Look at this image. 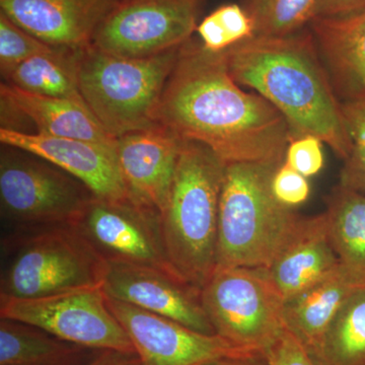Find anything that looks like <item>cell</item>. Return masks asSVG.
Masks as SVG:
<instances>
[{"label": "cell", "mask_w": 365, "mask_h": 365, "mask_svg": "<svg viewBox=\"0 0 365 365\" xmlns=\"http://www.w3.org/2000/svg\"><path fill=\"white\" fill-rule=\"evenodd\" d=\"M155 122L182 140L204 144L225 163L281 165L292 138L273 105L235 83L225 52L208 51L193 38L180 50Z\"/></svg>", "instance_id": "1"}, {"label": "cell", "mask_w": 365, "mask_h": 365, "mask_svg": "<svg viewBox=\"0 0 365 365\" xmlns=\"http://www.w3.org/2000/svg\"><path fill=\"white\" fill-rule=\"evenodd\" d=\"M225 56L235 83L273 105L287 120L292 138L318 137L336 155L348 158L351 141L342 104L309 28L283 37L254 36Z\"/></svg>", "instance_id": "2"}, {"label": "cell", "mask_w": 365, "mask_h": 365, "mask_svg": "<svg viewBox=\"0 0 365 365\" xmlns=\"http://www.w3.org/2000/svg\"><path fill=\"white\" fill-rule=\"evenodd\" d=\"M225 165L204 144L182 140L169 200L160 215L163 242L173 270L199 289L217 267Z\"/></svg>", "instance_id": "3"}, {"label": "cell", "mask_w": 365, "mask_h": 365, "mask_svg": "<svg viewBox=\"0 0 365 365\" xmlns=\"http://www.w3.org/2000/svg\"><path fill=\"white\" fill-rule=\"evenodd\" d=\"M280 165H225L218 220L217 267L267 268L302 216L276 200L271 190Z\"/></svg>", "instance_id": "4"}, {"label": "cell", "mask_w": 365, "mask_h": 365, "mask_svg": "<svg viewBox=\"0 0 365 365\" xmlns=\"http://www.w3.org/2000/svg\"><path fill=\"white\" fill-rule=\"evenodd\" d=\"M181 47L148 57H124L93 45L79 60V91L110 135L155 126V115Z\"/></svg>", "instance_id": "5"}, {"label": "cell", "mask_w": 365, "mask_h": 365, "mask_svg": "<svg viewBox=\"0 0 365 365\" xmlns=\"http://www.w3.org/2000/svg\"><path fill=\"white\" fill-rule=\"evenodd\" d=\"M106 262L71 227L2 235L0 299L101 287Z\"/></svg>", "instance_id": "6"}, {"label": "cell", "mask_w": 365, "mask_h": 365, "mask_svg": "<svg viewBox=\"0 0 365 365\" xmlns=\"http://www.w3.org/2000/svg\"><path fill=\"white\" fill-rule=\"evenodd\" d=\"M6 148L0 157L2 235L72 227L95 196L91 190L42 158Z\"/></svg>", "instance_id": "7"}, {"label": "cell", "mask_w": 365, "mask_h": 365, "mask_svg": "<svg viewBox=\"0 0 365 365\" xmlns=\"http://www.w3.org/2000/svg\"><path fill=\"white\" fill-rule=\"evenodd\" d=\"M216 335L264 353L284 330V299L264 268L216 267L201 289Z\"/></svg>", "instance_id": "8"}, {"label": "cell", "mask_w": 365, "mask_h": 365, "mask_svg": "<svg viewBox=\"0 0 365 365\" xmlns=\"http://www.w3.org/2000/svg\"><path fill=\"white\" fill-rule=\"evenodd\" d=\"M0 318L38 327L59 339L91 349L136 353L128 334L108 306L102 287L40 299H0Z\"/></svg>", "instance_id": "9"}, {"label": "cell", "mask_w": 365, "mask_h": 365, "mask_svg": "<svg viewBox=\"0 0 365 365\" xmlns=\"http://www.w3.org/2000/svg\"><path fill=\"white\" fill-rule=\"evenodd\" d=\"M71 227L105 262L150 266L177 275L165 252L160 213L130 199L93 196Z\"/></svg>", "instance_id": "10"}, {"label": "cell", "mask_w": 365, "mask_h": 365, "mask_svg": "<svg viewBox=\"0 0 365 365\" xmlns=\"http://www.w3.org/2000/svg\"><path fill=\"white\" fill-rule=\"evenodd\" d=\"M202 0H124L98 29L93 47L148 57L181 47L196 32Z\"/></svg>", "instance_id": "11"}, {"label": "cell", "mask_w": 365, "mask_h": 365, "mask_svg": "<svg viewBox=\"0 0 365 365\" xmlns=\"http://www.w3.org/2000/svg\"><path fill=\"white\" fill-rule=\"evenodd\" d=\"M107 302L130 337L143 365H204L223 357L264 354L125 302L109 297Z\"/></svg>", "instance_id": "12"}, {"label": "cell", "mask_w": 365, "mask_h": 365, "mask_svg": "<svg viewBox=\"0 0 365 365\" xmlns=\"http://www.w3.org/2000/svg\"><path fill=\"white\" fill-rule=\"evenodd\" d=\"M102 289L109 299L174 319L192 330L216 335L204 311L201 289L175 274L122 262H106Z\"/></svg>", "instance_id": "13"}, {"label": "cell", "mask_w": 365, "mask_h": 365, "mask_svg": "<svg viewBox=\"0 0 365 365\" xmlns=\"http://www.w3.org/2000/svg\"><path fill=\"white\" fill-rule=\"evenodd\" d=\"M182 140L160 125L118 137L116 155L131 201L162 215Z\"/></svg>", "instance_id": "14"}, {"label": "cell", "mask_w": 365, "mask_h": 365, "mask_svg": "<svg viewBox=\"0 0 365 365\" xmlns=\"http://www.w3.org/2000/svg\"><path fill=\"white\" fill-rule=\"evenodd\" d=\"M0 141L4 146L26 151L56 165L86 185L98 198L129 199L118 165L116 148L4 128H0Z\"/></svg>", "instance_id": "15"}, {"label": "cell", "mask_w": 365, "mask_h": 365, "mask_svg": "<svg viewBox=\"0 0 365 365\" xmlns=\"http://www.w3.org/2000/svg\"><path fill=\"white\" fill-rule=\"evenodd\" d=\"M124 0H0V13L53 47L83 50Z\"/></svg>", "instance_id": "16"}, {"label": "cell", "mask_w": 365, "mask_h": 365, "mask_svg": "<svg viewBox=\"0 0 365 365\" xmlns=\"http://www.w3.org/2000/svg\"><path fill=\"white\" fill-rule=\"evenodd\" d=\"M307 28L340 102H365V11L316 16Z\"/></svg>", "instance_id": "17"}, {"label": "cell", "mask_w": 365, "mask_h": 365, "mask_svg": "<svg viewBox=\"0 0 365 365\" xmlns=\"http://www.w3.org/2000/svg\"><path fill=\"white\" fill-rule=\"evenodd\" d=\"M339 266L324 212L302 216L294 234L264 269L285 300L335 272Z\"/></svg>", "instance_id": "18"}, {"label": "cell", "mask_w": 365, "mask_h": 365, "mask_svg": "<svg viewBox=\"0 0 365 365\" xmlns=\"http://www.w3.org/2000/svg\"><path fill=\"white\" fill-rule=\"evenodd\" d=\"M0 98L9 101L21 116L35 125V133L116 148L117 139L105 130L85 101L33 95L6 83L0 86Z\"/></svg>", "instance_id": "19"}, {"label": "cell", "mask_w": 365, "mask_h": 365, "mask_svg": "<svg viewBox=\"0 0 365 365\" xmlns=\"http://www.w3.org/2000/svg\"><path fill=\"white\" fill-rule=\"evenodd\" d=\"M355 288L340 266L337 271L288 297L283 304V323L313 356L336 314Z\"/></svg>", "instance_id": "20"}, {"label": "cell", "mask_w": 365, "mask_h": 365, "mask_svg": "<svg viewBox=\"0 0 365 365\" xmlns=\"http://www.w3.org/2000/svg\"><path fill=\"white\" fill-rule=\"evenodd\" d=\"M329 235L340 268L355 288H365V194L336 186L326 198Z\"/></svg>", "instance_id": "21"}, {"label": "cell", "mask_w": 365, "mask_h": 365, "mask_svg": "<svg viewBox=\"0 0 365 365\" xmlns=\"http://www.w3.org/2000/svg\"><path fill=\"white\" fill-rule=\"evenodd\" d=\"M100 352L38 327L0 318V365H86Z\"/></svg>", "instance_id": "22"}, {"label": "cell", "mask_w": 365, "mask_h": 365, "mask_svg": "<svg viewBox=\"0 0 365 365\" xmlns=\"http://www.w3.org/2000/svg\"><path fill=\"white\" fill-rule=\"evenodd\" d=\"M83 50L52 47L21 62L4 83L33 95L83 101L78 81Z\"/></svg>", "instance_id": "23"}, {"label": "cell", "mask_w": 365, "mask_h": 365, "mask_svg": "<svg viewBox=\"0 0 365 365\" xmlns=\"http://www.w3.org/2000/svg\"><path fill=\"white\" fill-rule=\"evenodd\" d=\"M312 357L319 365H365V288L345 300Z\"/></svg>", "instance_id": "24"}, {"label": "cell", "mask_w": 365, "mask_h": 365, "mask_svg": "<svg viewBox=\"0 0 365 365\" xmlns=\"http://www.w3.org/2000/svg\"><path fill=\"white\" fill-rule=\"evenodd\" d=\"M317 0H240L254 24L255 36L283 37L309 26Z\"/></svg>", "instance_id": "25"}, {"label": "cell", "mask_w": 365, "mask_h": 365, "mask_svg": "<svg viewBox=\"0 0 365 365\" xmlns=\"http://www.w3.org/2000/svg\"><path fill=\"white\" fill-rule=\"evenodd\" d=\"M199 41L208 51L220 53L254 37V24L241 4H223L197 26Z\"/></svg>", "instance_id": "26"}, {"label": "cell", "mask_w": 365, "mask_h": 365, "mask_svg": "<svg viewBox=\"0 0 365 365\" xmlns=\"http://www.w3.org/2000/svg\"><path fill=\"white\" fill-rule=\"evenodd\" d=\"M351 150L340 173V186L365 194V102L341 103Z\"/></svg>", "instance_id": "27"}, {"label": "cell", "mask_w": 365, "mask_h": 365, "mask_svg": "<svg viewBox=\"0 0 365 365\" xmlns=\"http://www.w3.org/2000/svg\"><path fill=\"white\" fill-rule=\"evenodd\" d=\"M52 47L26 32L6 14L0 13V71L2 78H6L21 62L49 51Z\"/></svg>", "instance_id": "28"}, {"label": "cell", "mask_w": 365, "mask_h": 365, "mask_svg": "<svg viewBox=\"0 0 365 365\" xmlns=\"http://www.w3.org/2000/svg\"><path fill=\"white\" fill-rule=\"evenodd\" d=\"M284 162L302 176H316L325 163L323 141L312 135L294 137L288 143Z\"/></svg>", "instance_id": "29"}, {"label": "cell", "mask_w": 365, "mask_h": 365, "mask_svg": "<svg viewBox=\"0 0 365 365\" xmlns=\"http://www.w3.org/2000/svg\"><path fill=\"white\" fill-rule=\"evenodd\" d=\"M271 190L276 200L289 208L306 202L311 194L307 178L302 176L285 162L281 163L274 172Z\"/></svg>", "instance_id": "30"}, {"label": "cell", "mask_w": 365, "mask_h": 365, "mask_svg": "<svg viewBox=\"0 0 365 365\" xmlns=\"http://www.w3.org/2000/svg\"><path fill=\"white\" fill-rule=\"evenodd\" d=\"M264 355L268 365H319L287 329L264 351Z\"/></svg>", "instance_id": "31"}, {"label": "cell", "mask_w": 365, "mask_h": 365, "mask_svg": "<svg viewBox=\"0 0 365 365\" xmlns=\"http://www.w3.org/2000/svg\"><path fill=\"white\" fill-rule=\"evenodd\" d=\"M365 11V0H317L314 18H340Z\"/></svg>", "instance_id": "32"}, {"label": "cell", "mask_w": 365, "mask_h": 365, "mask_svg": "<svg viewBox=\"0 0 365 365\" xmlns=\"http://www.w3.org/2000/svg\"><path fill=\"white\" fill-rule=\"evenodd\" d=\"M86 365H143L137 353L103 350Z\"/></svg>", "instance_id": "33"}, {"label": "cell", "mask_w": 365, "mask_h": 365, "mask_svg": "<svg viewBox=\"0 0 365 365\" xmlns=\"http://www.w3.org/2000/svg\"><path fill=\"white\" fill-rule=\"evenodd\" d=\"M204 365H268V362L265 355L260 354L248 357H223Z\"/></svg>", "instance_id": "34"}]
</instances>
